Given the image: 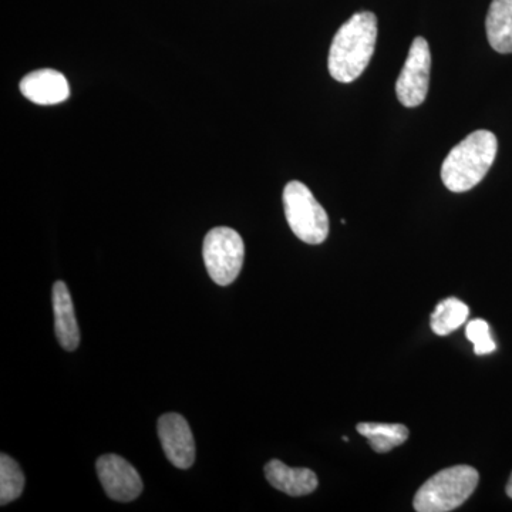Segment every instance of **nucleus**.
Instances as JSON below:
<instances>
[{
    "label": "nucleus",
    "instance_id": "nucleus-1",
    "mask_svg": "<svg viewBox=\"0 0 512 512\" xmlns=\"http://www.w3.org/2000/svg\"><path fill=\"white\" fill-rule=\"evenodd\" d=\"M377 18L372 12H359L338 30L330 46V76L339 83H352L365 72L375 53Z\"/></svg>",
    "mask_w": 512,
    "mask_h": 512
},
{
    "label": "nucleus",
    "instance_id": "nucleus-2",
    "mask_svg": "<svg viewBox=\"0 0 512 512\" xmlns=\"http://www.w3.org/2000/svg\"><path fill=\"white\" fill-rule=\"evenodd\" d=\"M497 150L498 141L494 133L474 131L448 153L441 167V180L451 192L473 190L490 171Z\"/></svg>",
    "mask_w": 512,
    "mask_h": 512
},
{
    "label": "nucleus",
    "instance_id": "nucleus-3",
    "mask_svg": "<svg viewBox=\"0 0 512 512\" xmlns=\"http://www.w3.org/2000/svg\"><path fill=\"white\" fill-rule=\"evenodd\" d=\"M478 471L470 466H454L434 474L414 497L417 512H448L466 503L477 488Z\"/></svg>",
    "mask_w": 512,
    "mask_h": 512
},
{
    "label": "nucleus",
    "instance_id": "nucleus-4",
    "mask_svg": "<svg viewBox=\"0 0 512 512\" xmlns=\"http://www.w3.org/2000/svg\"><path fill=\"white\" fill-rule=\"evenodd\" d=\"M286 221L293 234L309 245H319L329 235V217L312 191L299 181H291L284 190Z\"/></svg>",
    "mask_w": 512,
    "mask_h": 512
},
{
    "label": "nucleus",
    "instance_id": "nucleus-5",
    "mask_svg": "<svg viewBox=\"0 0 512 512\" xmlns=\"http://www.w3.org/2000/svg\"><path fill=\"white\" fill-rule=\"evenodd\" d=\"M205 268L217 285L228 286L241 274L245 259V244L235 229H211L202 247Z\"/></svg>",
    "mask_w": 512,
    "mask_h": 512
},
{
    "label": "nucleus",
    "instance_id": "nucleus-6",
    "mask_svg": "<svg viewBox=\"0 0 512 512\" xmlns=\"http://www.w3.org/2000/svg\"><path fill=\"white\" fill-rule=\"evenodd\" d=\"M431 53L429 42L417 36L396 83L397 99L403 106L419 107L429 93Z\"/></svg>",
    "mask_w": 512,
    "mask_h": 512
},
{
    "label": "nucleus",
    "instance_id": "nucleus-7",
    "mask_svg": "<svg viewBox=\"0 0 512 512\" xmlns=\"http://www.w3.org/2000/svg\"><path fill=\"white\" fill-rule=\"evenodd\" d=\"M97 474L111 500L130 503L143 493V480L136 468L117 454L101 456L96 463Z\"/></svg>",
    "mask_w": 512,
    "mask_h": 512
},
{
    "label": "nucleus",
    "instance_id": "nucleus-8",
    "mask_svg": "<svg viewBox=\"0 0 512 512\" xmlns=\"http://www.w3.org/2000/svg\"><path fill=\"white\" fill-rule=\"evenodd\" d=\"M157 431L168 460L181 470L190 468L195 461V441L188 421L181 414H164L158 419Z\"/></svg>",
    "mask_w": 512,
    "mask_h": 512
},
{
    "label": "nucleus",
    "instance_id": "nucleus-9",
    "mask_svg": "<svg viewBox=\"0 0 512 512\" xmlns=\"http://www.w3.org/2000/svg\"><path fill=\"white\" fill-rule=\"evenodd\" d=\"M20 92L40 106H53L69 99L70 87L66 77L57 70L43 69L29 73L20 82Z\"/></svg>",
    "mask_w": 512,
    "mask_h": 512
},
{
    "label": "nucleus",
    "instance_id": "nucleus-10",
    "mask_svg": "<svg viewBox=\"0 0 512 512\" xmlns=\"http://www.w3.org/2000/svg\"><path fill=\"white\" fill-rule=\"evenodd\" d=\"M53 312H55V332L60 346L73 352L80 345V329L77 325L72 295L63 281L53 285Z\"/></svg>",
    "mask_w": 512,
    "mask_h": 512
},
{
    "label": "nucleus",
    "instance_id": "nucleus-11",
    "mask_svg": "<svg viewBox=\"0 0 512 512\" xmlns=\"http://www.w3.org/2000/svg\"><path fill=\"white\" fill-rule=\"evenodd\" d=\"M265 477L272 487L291 497L311 494L319 484L318 477L309 468L288 467L279 460L266 464Z\"/></svg>",
    "mask_w": 512,
    "mask_h": 512
},
{
    "label": "nucleus",
    "instance_id": "nucleus-12",
    "mask_svg": "<svg viewBox=\"0 0 512 512\" xmlns=\"http://www.w3.org/2000/svg\"><path fill=\"white\" fill-rule=\"evenodd\" d=\"M488 42L495 52L512 53V0H493L485 20Z\"/></svg>",
    "mask_w": 512,
    "mask_h": 512
},
{
    "label": "nucleus",
    "instance_id": "nucleus-13",
    "mask_svg": "<svg viewBox=\"0 0 512 512\" xmlns=\"http://www.w3.org/2000/svg\"><path fill=\"white\" fill-rule=\"evenodd\" d=\"M357 433L365 436L376 453H389L409 439V430L403 424L359 423Z\"/></svg>",
    "mask_w": 512,
    "mask_h": 512
},
{
    "label": "nucleus",
    "instance_id": "nucleus-14",
    "mask_svg": "<svg viewBox=\"0 0 512 512\" xmlns=\"http://www.w3.org/2000/svg\"><path fill=\"white\" fill-rule=\"evenodd\" d=\"M468 306L457 298H447L437 303L431 313L430 325L436 335L447 336L460 328L468 318Z\"/></svg>",
    "mask_w": 512,
    "mask_h": 512
},
{
    "label": "nucleus",
    "instance_id": "nucleus-15",
    "mask_svg": "<svg viewBox=\"0 0 512 512\" xmlns=\"http://www.w3.org/2000/svg\"><path fill=\"white\" fill-rule=\"evenodd\" d=\"M25 474L18 461L8 454L0 456V504L6 505L18 500L25 488Z\"/></svg>",
    "mask_w": 512,
    "mask_h": 512
},
{
    "label": "nucleus",
    "instance_id": "nucleus-16",
    "mask_svg": "<svg viewBox=\"0 0 512 512\" xmlns=\"http://www.w3.org/2000/svg\"><path fill=\"white\" fill-rule=\"evenodd\" d=\"M467 339L474 345V352L478 356L490 355L495 352L497 345L491 338L490 325L483 319H474L466 328Z\"/></svg>",
    "mask_w": 512,
    "mask_h": 512
},
{
    "label": "nucleus",
    "instance_id": "nucleus-17",
    "mask_svg": "<svg viewBox=\"0 0 512 512\" xmlns=\"http://www.w3.org/2000/svg\"><path fill=\"white\" fill-rule=\"evenodd\" d=\"M507 495H508V497L512 498V474L510 477V481H508V484H507Z\"/></svg>",
    "mask_w": 512,
    "mask_h": 512
}]
</instances>
